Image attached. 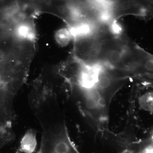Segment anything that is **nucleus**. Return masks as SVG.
I'll list each match as a JSON object with an SVG mask.
<instances>
[{"instance_id":"7ed1b4c3","label":"nucleus","mask_w":153,"mask_h":153,"mask_svg":"<svg viewBox=\"0 0 153 153\" xmlns=\"http://www.w3.org/2000/svg\"><path fill=\"white\" fill-rule=\"evenodd\" d=\"M36 134L34 131H30L27 132L23 137L21 142V148L25 150L30 151L36 146Z\"/></svg>"},{"instance_id":"f03ea898","label":"nucleus","mask_w":153,"mask_h":153,"mask_svg":"<svg viewBox=\"0 0 153 153\" xmlns=\"http://www.w3.org/2000/svg\"><path fill=\"white\" fill-rule=\"evenodd\" d=\"M38 153H75L66 145L58 141L41 143Z\"/></svg>"},{"instance_id":"20e7f679","label":"nucleus","mask_w":153,"mask_h":153,"mask_svg":"<svg viewBox=\"0 0 153 153\" xmlns=\"http://www.w3.org/2000/svg\"><path fill=\"white\" fill-rule=\"evenodd\" d=\"M57 42L60 45L64 46L67 45L71 39H73V36L69 28H64L58 31L56 35Z\"/></svg>"},{"instance_id":"f257e3e1","label":"nucleus","mask_w":153,"mask_h":153,"mask_svg":"<svg viewBox=\"0 0 153 153\" xmlns=\"http://www.w3.org/2000/svg\"><path fill=\"white\" fill-rule=\"evenodd\" d=\"M35 41L20 36L13 27L0 26V82L26 81Z\"/></svg>"}]
</instances>
